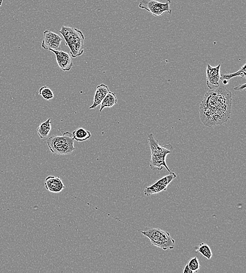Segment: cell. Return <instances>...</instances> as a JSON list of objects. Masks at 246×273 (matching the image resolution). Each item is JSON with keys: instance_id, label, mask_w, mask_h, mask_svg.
Wrapping results in <instances>:
<instances>
[{"instance_id": "cell-7", "label": "cell", "mask_w": 246, "mask_h": 273, "mask_svg": "<svg viewBox=\"0 0 246 273\" xmlns=\"http://www.w3.org/2000/svg\"><path fill=\"white\" fill-rule=\"evenodd\" d=\"M63 40L58 34L50 30H46L44 33L42 48L46 50H58Z\"/></svg>"}, {"instance_id": "cell-17", "label": "cell", "mask_w": 246, "mask_h": 273, "mask_svg": "<svg viewBox=\"0 0 246 273\" xmlns=\"http://www.w3.org/2000/svg\"><path fill=\"white\" fill-rule=\"evenodd\" d=\"M246 64H244L240 69L236 72L228 74H222L220 77V80H230L232 78L240 76L242 78H246Z\"/></svg>"}, {"instance_id": "cell-18", "label": "cell", "mask_w": 246, "mask_h": 273, "mask_svg": "<svg viewBox=\"0 0 246 273\" xmlns=\"http://www.w3.org/2000/svg\"><path fill=\"white\" fill-rule=\"evenodd\" d=\"M196 252L201 254L203 256L210 260L212 256V250L210 246L205 243H201L196 250Z\"/></svg>"}, {"instance_id": "cell-19", "label": "cell", "mask_w": 246, "mask_h": 273, "mask_svg": "<svg viewBox=\"0 0 246 273\" xmlns=\"http://www.w3.org/2000/svg\"><path fill=\"white\" fill-rule=\"evenodd\" d=\"M38 94L42 98L48 101H50L54 98V93H53L50 88L47 86L42 87L39 90Z\"/></svg>"}, {"instance_id": "cell-10", "label": "cell", "mask_w": 246, "mask_h": 273, "mask_svg": "<svg viewBox=\"0 0 246 273\" xmlns=\"http://www.w3.org/2000/svg\"><path fill=\"white\" fill-rule=\"evenodd\" d=\"M56 55L59 68L64 72L70 71L73 66L72 56L68 52L59 50H50Z\"/></svg>"}, {"instance_id": "cell-11", "label": "cell", "mask_w": 246, "mask_h": 273, "mask_svg": "<svg viewBox=\"0 0 246 273\" xmlns=\"http://www.w3.org/2000/svg\"><path fill=\"white\" fill-rule=\"evenodd\" d=\"M44 184L46 190L54 194L61 192L66 188L61 178L54 176H48L46 178Z\"/></svg>"}, {"instance_id": "cell-8", "label": "cell", "mask_w": 246, "mask_h": 273, "mask_svg": "<svg viewBox=\"0 0 246 273\" xmlns=\"http://www.w3.org/2000/svg\"><path fill=\"white\" fill-rule=\"evenodd\" d=\"M148 142L152 156H168V154L172 153L174 150L172 144H168L163 146L159 145L152 134L148 135Z\"/></svg>"}, {"instance_id": "cell-4", "label": "cell", "mask_w": 246, "mask_h": 273, "mask_svg": "<svg viewBox=\"0 0 246 273\" xmlns=\"http://www.w3.org/2000/svg\"><path fill=\"white\" fill-rule=\"evenodd\" d=\"M138 230L148 238L150 240L151 244L154 246L164 250H172L174 248L175 240L170 236V234L166 231L159 228L148 227L145 228L143 231Z\"/></svg>"}, {"instance_id": "cell-5", "label": "cell", "mask_w": 246, "mask_h": 273, "mask_svg": "<svg viewBox=\"0 0 246 273\" xmlns=\"http://www.w3.org/2000/svg\"><path fill=\"white\" fill-rule=\"evenodd\" d=\"M170 0H167L166 3L160 2L156 0H142L139 4L138 7L144 9L156 17L162 16L165 12L172 14L170 8Z\"/></svg>"}, {"instance_id": "cell-13", "label": "cell", "mask_w": 246, "mask_h": 273, "mask_svg": "<svg viewBox=\"0 0 246 273\" xmlns=\"http://www.w3.org/2000/svg\"><path fill=\"white\" fill-rule=\"evenodd\" d=\"M167 156H152V160L150 162V166L153 170H162V167L170 172V170L166 163V158Z\"/></svg>"}, {"instance_id": "cell-1", "label": "cell", "mask_w": 246, "mask_h": 273, "mask_svg": "<svg viewBox=\"0 0 246 273\" xmlns=\"http://www.w3.org/2000/svg\"><path fill=\"white\" fill-rule=\"evenodd\" d=\"M232 105V94L226 88L210 90L200 104L201 122L208 128L226 122L230 116Z\"/></svg>"}, {"instance_id": "cell-24", "label": "cell", "mask_w": 246, "mask_h": 273, "mask_svg": "<svg viewBox=\"0 0 246 273\" xmlns=\"http://www.w3.org/2000/svg\"><path fill=\"white\" fill-rule=\"evenodd\" d=\"M3 0H0V6H1L2 4Z\"/></svg>"}, {"instance_id": "cell-15", "label": "cell", "mask_w": 246, "mask_h": 273, "mask_svg": "<svg viewBox=\"0 0 246 273\" xmlns=\"http://www.w3.org/2000/svg\"><path fill=\"white\" fill-rule=\"evenodd\" d=\"M118 100L115 93L110 92L104 98L100 104V112H102L104 108H111L116 104Z\"/></svg>"}, {"instance_id": "cell-3", "label": "cell", "mask_w": 246, "mask_h": 273, "mask_svg": "<svg viewBox=\"0 0 246 273\" xmlns=\"http://www.w3.org/2000/svg\"><path fill=\"white\" fill-rule=\"evenodd\" d=\"M47 144L52 154L60 156L70 154L76 150L72 134L68 132L62 136H51L47 140Z\"/></svg>"}, {"instance_id": "cell-2", "label": "cell", "mask_w": 246, "mask_h": 273, "mask_svg": "<svg viewBox=\"0 0 246 273\" xmlns=\"http://www.w3.org/2000/svg\"><path fill=\"white\" fill-rule=\"evenodd\" d=\"M60 34L70 48V55L72 58L82 55L84 52V36L80 30L64 26H62Z\"/></svg>"}, {"instance_id": "cell-20", "label": "cell", "mask_w": 246, "mask_h": 273, "mask_svg": "<svg viewBox=\"0 0 246 273\" xmlns=\"http://www.w3.org/2000/svg\"><path fill=\"white\" fill-rule=\"evenodd\" d=\"M188 264L194 273L198 272L200 268V260L196 257L191 258Z\"/></svg>"}, {"instance_id": "cell-9", "label": "cell", "mask_w": 246, "mask_h": 273, "mask_svg": "<svg viewBox=\"0 0 246 273\" xmlns=\"http://www.w3.org/2000/svg\"><path fill=\"white\" fill-rule=\"evenodd\" d=\"M220 64L216 67H212L208 64L206 69V85L210 90L218 88L220 81Z\"/></svg>"}, {"instance_id": "cell-12", "label": "cell", "mask_w": 246, "mask_h": 273, "mask_svg": "<svg viewBox=\"0 0 246 273\" xmlns=\"http://www.w3.org/2000/svg\"><path fill=\"white\" fill-rule=\"evenodd\" d=\"M110 92V90L108 86L104 85V84H102L98 86L95 92L93 104L90 107L89 109L94 110L99 106L106 96V94Z\"/></svg>"}, {"instance_id": "cell-23", "label": "cell", "mask_w": 246, "mask_h": 273, "mask_svg": "<svg viewBox=\"0 0 246 273\" xmlns=\"http://www.w3.org/2000/svg\"><path fill=\"white\" fill-rule=\"evenodd\" d=\"M222 82L224 85H228V83L229 82V81L227 80H222Z\"/></svg>"}, {"instance_id": "cell-22", "label": "cell", "mask_w": 246, "mask_h": 273, "mask_svg": "<svg viewBox=\"0 0 246 273\" xmlns=\"http://www.w3.org/2000/svg\"><path fill=\"white\" fill-rule=\"evenodd\" d=\"M183 272L184 273H194V272H192L189 268L188 264H187L186 266V267H185V268L184 269V270L183 271Z\"/></svg>"}, {"instance_id": "cell-14", "label": "cell", "mask_w": 246, "mask_h": 273, "mask_svg": "<svg viewBox=\"0 0 246 273\" xmlns=\"http://www.w3.org/2000/svg\"><path fill=\"white\" fill-rule=\"evenodd\" d=\"M74 140L82 142L88 140L92 136L91 132L82 128H80L74 130L72 133Z\"/></svg>"}, {"instance_id": "cell-6", "label": "cell", "mask_w": 246, "mask_h": 273, "mask_svg": "<svg viewBox=\"0 0 246 273\" xmlns=\"http://www.w3.org/2000/svg\"><path fill=\"white\" fill-rule=\"evenodd\" d=\"M169 173L168 175L160 178L152 186L146 187L144 190V195L150 196L166 191L168 184L176 177L174 172H170Z\"/></svg>"}, {"instance_id": "cell-21", "label": "cell", "mask_w": 246, "mask_h": 273, "mask_svg": "<svg viewBox=\"0 0 246 273\" xmlns=\"http://www.w3.org/2000/svg\"><path fill=\"white\" fill-rule=\"evenodd\" d=\"M246 86V84H242V85H240L239 86L234 88V90H235L242 91L243 90H245Z\"/></svg>"}, {"instance_id": "cell-16", "label": "cell", "mask_w": 246, "mask_h": 273, "mask_svg": "<svg viewBox=\"0 0 246 273\" xmlns=\"http://www.w3.org/2000/svg\"><path fill=\"white\" fill-rule=\"evenodd\" d=\"M50 118H48L44 122L41 123L37 129V132L40 138H46L52 129Z\"/></svg>"}]
</instances>
